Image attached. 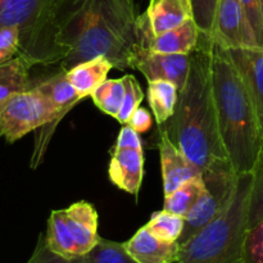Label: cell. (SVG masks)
<instances>
[{"mask_svg":"<svg viewBox=\"0 0 263 263\" xmlns=\"http://www.w3.org/2000/svg\"><path fill=\"white\" fill-rule=\"evenodd\" d=\"M99 216L94 205L81 200L64 210L51 211L45 243L49 251L66 261H73L98 246Z\"/></svg>","mask_w":263,"mask_h":263,"instance_id":"cell-7","label":"cell"},{"mask_svg":"<svg viewBox=\"0 0 263 263\" xmlns=\"http://www.w3.org/2000/svg\"><path fill=\"white\" fill-rule=\"evenodd\" d=\"M244 14L249 23L258 48H263V22L261 14V0H240Z\"/></svg>","mask_w":263,"mask_h":263,"instance_id":"cell-29","label":"cell"},{"mask_svg":"<svg viewBox=\"0 0 263 263\" xmlns=\"http://www.w3.org/2000/svg\"><path fill=\"white\" fill-rule=\"evenodd\" d=\"M138 17L134 0H54L51 25L61 71L97 57L120 71L130 68Z\"/></svg>","mask_w":263,"mask_h":263,"instance_id":"cell-1","label":"cell"},{"mask_svg":"<svg viewBox=\"0 0 263 263\" xmlns=\"http://www.w3.org/2000/svg\"><path fill=\"white\" fill-rule=\"evenodd\" d=\"M32 86H35L36 89L48 95L51 102L57 105V108L61 109L63 113H66V115L71 112L80 102L85 99L72 86L64 71H59L58 73L53 74V76L48 77L43 81L32 84Z\"/></svg>","mask_w":263,"mask_h":263,"instance_id":"cell-20","label":"cell"},{"mask_svg":"<svg viewBox=\"0 0 263 263\" xmlns=\"http://www.w3.org/2000/svg\"><path fill=\"white\" fill-rule=\"evenodd\" d=\"M145 14L154 35L180 27L187 21L194 20L192 0H151Z\"/></svg>","mask_w":263,"mask_h":263,"instance_id":"cell-16","label":"cell"},{"mask_svg":"<svg viewBox=\"0 0 263 263\" xmlns=\"http://www.w3.org/2000/svg\"><path fill=\"white\" fill-rule=\"evenodd\" d=\"M263 221V156L254 170V180L249 197L248 226L252 229Z\"/></svg>","mask_w":263,"mask_h":263,"instance_id":"cell-26","label":"cell"},{"mask_svg":"<svg viewBox=\"0 0 263 263\" xmlns=\"http://www.w3.org/2000/svg\"><path fill=\"white\" fill-rule=\"evenodd\" d=\"M210 37L229 50L258 48L240 0H218Z\"/></svg>","mask_w":263,"mask_h":263,"instance_id":"cell-9","label":"cell"},{"mask_svg":"<svg viewBox=\"0 0 263 263\" xmlns=\"http://www.w3.org/2000/svg\"><path fill=\"white\" fill-rule=\"evenodd\" d=\"M136 35L138 45L143 48L167 54H190L199 44L202 32L195 21L190 20L180 27L154 35L149 27L146 14L143 13L138 17Z\"/></svg>","mask_w":263,"mask_h":263,"instance_id":"cell-11","label":"cell"},{"mask_svg":"<svg viewBox=\"0 0 263 263\" xmlns=\"http://www.w3.org/2000/svg\"><path fill=\"white\" fill-rule=\"evenodd\" d=\"M125 97V81L122 79H107L92 91L91 99L103 113L117 117Z\"/></svg>","mask_w":263,"mask_h":263,"instance_id":"cell-22","label":"cell"},{"mask_svg":"<svg viewBox=\"0 0 263 263\" xmlns=\"http://www.w3.org/2000/svg\"><path fill=\"white\" fill-rule=\"evenodd\" d=\"M54 0H0V30L17 28L20 55L32 66L59 63L51 10Z\"/></svg>","mask_w":263,"mask_h":263,"instance_id":"cell-6","label":"cell"},{"mask_svg":"<svg viewBox=\"0 0 263 263\" xmlns=\"http://www.w3.org/2000/svg\"><path fill=\"white\" fill-rule=\"evenodd\" d=\"M108 176L118 189L136 197L144 177V149L113 148Z\"/></svg>","mask_w":263,"mask_h":263,"instance_id":"cell-14","label":"cell"},{"mask_svg":"<svg viewBox=\"0 0 263 263\" xmlns=\"http://www.w3.org/2000/svg\"><path fill=\"white\" fill-rule=\"evenodd\" d=\"M127 125H130L131 127L135 131H138L139 134L146 133V131L151 128L152 126V116L145 108L139 107L135 112L133 113V116L128 120Z\"/></svg>","mask_w":263,"mask_h":263,"instance_id":"cell-33","label":"cell"},{"mask_svg":"<svg viewBox=\"0 0 263 263\" xmlns=\"http://www.w3.org/2000/svg\"><path fill=\"white\" fill-rule=\"evenodd\" d=\"M243 261L244 263H263V221L247 233Z\"/></svg>","mask_w":263,"mask_h":263,"instance_id":"cell-27","label":"cell"},{"mask_svg":"<svg viewBox=\"0 0 263 263\" xmlns=\"http://www.w3.org/2000/svg\"><path fill=\"white\" fill-rule=\"evenodd\" d=\"M128 256L138 263H175L179 261V241H166L157 238L146 226L123 243Z\"/></svg>","mask_w":263,"mask_h":263,"instance_id":"cell-13","label":"cell"},{"mask_svg":"<svg viewBox=\"0 0 263 263\" xmlns=\"http://www.w3.org/2000/svg\"><path fill=\"white\" fill-rule=\"evenodd\" d=\"M229 51L246 82L263 135V48L230 49Z\"/></svg>","mask_w":263,"mask_h":263,"instance_id":"cell-15","label":"cell"},{"mask_svg":"<svg viewBox=\"0 0 263 263\" xmlns=\"http://www.w3.org/2000/svg\"><path fill=\"white\" fill-rule=\"evenodd\" d=\"M158 149L164 195L175 192L185 182L202 176V171L175 145L164 128L159 130Z\"/></svg>","mask_w":263,"mask_h":263,"instance_id":"cell-12","label":"cell"},{"mask_svg":"<svg viewBox=\"0 0 263 263\" xmlns=\"http://www.w3.org/2000/svg\"><path fill=\"white\" fill-rule=\"evenodd\" d=\"M261 14H262V22H263V0H261Z\"/></svg>","mask_w":263,"mask_h":263,"instance_id":"cell-34","label":"cell"},{"mask_svg":"<svg viewBox=\"0 0 263 263\" xmlns=\"http://www.w3.org/2000/svg\"><path fill=\"white\" fill-rule=\"evenodd\" d=\"M253 180L254 172L239 175L228 207L180 246L177 263H243Z\"/></svg>","mask_w":263,"mask_h":263,"instance_id":"cell-4","label":"cell"},{"mask_svg":"<svg viewBox=\"0 0 263 263\" xmlns=\"http://www.w3.org/2000/svg\"><path fill=\"white\" fill-rule=\"evenodd\" d=\"M146 228L157 236L166 241H179L185 226V218L166 210L157 211L152 215Z\"/></svg>","mask_w":263,"mask_h":263,"instance_id":"cell-23","label":"cell"},{"mask_svg":"<svg viewBox=\"0 0 263 263\" xmlns=\"http://www.w3.org/2000/svg\"><path fill=\"white\" fill-rule=\"evenodd\" d=\"M27 263H30V262H27Z\"/></svg>","mask_w":263,"mask_h":263,"instance_id":"cell-35","label":"cell"},{"mask_svg":"<svg viewBox=\"0 0 263 263\" xmlns=\"http://www.w3.org/2000/svg\"><path fill=\"white\" fill-rule=\"evenodd\" d=\"M31 67L32 64L21 55L0 66V110L10 98L32 86L30 81Z\"/></svg>","mask_w":263,"mask_h":263,"instance_id":"cell-18","label":"cell"},{"mask_svg":"<svg viewBox=\"0 0 263 263\" xmlns=\"http://www.w3.org/2000/svg\"><path fill=\"white\" fill-rule=\"evenodd\" d=\"M68 263H138L134 261L123 248V243L100 239L92 251L80 258L68 261Z\"/></svg>","mask_w":263,"mask_h":263,"instance_id":"cell-24","label":"cell"},{"mask_svg":"<svg viewBox=\"0 0 263 263\" xmlns=\"http://www.w3.org/2000/svg\"><path fill=\"white\" fill-rule=\"evenodd\" d=\"M115 148L117 149H143V143H141L140 135L138 131L134 130L130 125H122L120 134H118L117 141H116Z\"/></svg>","mask_w":263,"mask_h":263,"instance_id":"cell-31","label":"cell"},{"mask_svg":"<svg viewBox=\"0 0 263 263\" xmlns=\"http://www.w3.org/2000/svg\"><path fill=\"white\" fill-rule=\"evenodd\" d=\"M20 55V32L17 28L0 30V66Z\"/></svg>","mask_w":263,"mask_h":263,"instance_id":"cell-30","label":"cell"},{"mask_svg":"<svg viewBox=\"0 0 263 263\" xmlns=\"http://www.w3.org/2000/svg\"><path fill=\"white\" fill-rule=\"evenodd\" d=\"M192 3L194 21L200 32L205 36H211L218 0H192Z\"/></svg>","mask_w":263,"mask_h":263,"instance_id":"cell-28","label":"cell"},{"mask_svg":"<svg viewBox=\"0 0 263 263\" xmlns=\"http://www.w3.org/2000/svg\"><path fill=\"white\" fill-rule=\"evenodd\" d=\"M115 68L112 62L105 57H97L77 64L66 72L72 86L81 97H91L92 91L108 79V73Z\"/></svg>","mask_w":263,"mask_h":263,"instance_id":"cell-17","label":"cell"},{"mask_svg":"<svg viewBox=\"0 0 263 263\" xmlns=\"http://www.w3.org/2000/svg\"><path fill=\"white\" fill-rule=\"evenodd\" d=\"M64 116L66 113L58 109L48 95L31 86L10 98L0 110V136L12 144L32 131H39L31 158V167L36 168Z\"/></svg>","mask_w":263,"mask_h":263,"instance_id":"cell-5","label":"cell"},{"mask_svg":"<svg viewBox=\"0 0 263 263\" xmlns=\"http://www.w3.org/2000/svg\"><path fill=\"white\" fill-rule=\"evenodd\" d=\"M204 189L205 184L202 176L190 180V181L185 182L184 185L177 187L175 192L164 195L163 210L185 218L187 213L190 212V210L194 207Z\"/></svg>","mask_w":263,"mask_h":263,"instance_id":"cell-21","label":"cell"},{"mask_svg":"<svg viewBox=\"0 0 263 263\" xmlns=\"http://www.w3.org/2000/svg\"><path fill=\"white\" fill-rule=\"evenodd\" d=\"M123 81H125V97H123L122 107L116 117L121 125H126L128 122L133 113L140 107V103L143 102L144 98L143 89L133 74L123 76Z\"/></svg>","mask_w":263,"mask_h":263,"instance_id":"cell-25","label":"cell"},{"mask_svg":"<svg viewBox=\"0 0 263 263\" xmlns=\"http://www.w3.org/2000/svg\"><path fill=\"white\" fill-rule=\"evenodd\" d=\"M179 87L171 81H148V102L156 122L164 125L174 116L179 100Z\"/></svg>","mask_w":263,"mask_h":263,"instance_id":"cell-19","label":"cell"},{"mask_svg":"<svg viewBox=\"0 0 263 263\" xmlns=\"http://www.w3.org/2000/svg\"><path fill=\"white\" fill-rule=\"evenodd\" d=\"M238 176L233 167H220L203 172L205 189L185 217L184 231L179 239L180 246L202 230L228 207L235 192Z\"/></svg>","mask_w":263,"mask_h":263,"instance_id":"cell-8","label":"cell"},{"mask_svg":"<svg viewBox=\"0 0 263 263\" xmlns=\"http://www.w3.org/2000/svg\"><path fill=\"white\" fill-rule=\"evenodd\" d=\"M212 86L223 148L238 175L254 172L263 156V135L247 85L230 51L212 41Z\"/></svg>","mask_w":263,"mask_h":263,"instance_id":"cell-3","label":"cell"},{"mask_svg":"<svg viewBox=\"0 0 263 263\" xmlns=\"http://www.w3.org/2000/svg\"><path fill=\"white\" fill-rule=\"evenodd\" d=\"M28 262L30 263H68V261L61 258L59 256L54 254L53 252L49 251V248L46 247V243H45V236L43 235L39 238L35 252H33L32 257H31Z\"/></svg>","mask_w":263,"mask_h":263,"instance_id":"cell-32","label":"cell"},{"mask_svg":"<svg viewBox=\"0 0 263 263\" xmlns=\"http://www.w3.org/2000/svg\"><path fill=\"white\" fill-rule=\"evenodd\" d=\"M189 57L187 80L179 92L174 116L164 123V130L175 145L202 174L212 168L233 167L218 128L212 86V40L210 36L202 33L199 44Z\"/></svg>","mask_w":263,"mask_h":263,"instance_id":"cell-2","label":"cell"},{"mask_svg":"<svg viewBox=\"0 0 263 263\" xmlns=\"http://www.w3.org/2000/svg\"><path fill=\"white\" fill-rule=\"evenodd\" d=\"M130 68L144 74L146 81L166 80L181 90L187 80L190 68L189 54H167L138 45L130 58Z\"/></svg>","mask_w":263,"mask_h":263,"instance_id":"cell-10","label":"cell"}]
</instances>
